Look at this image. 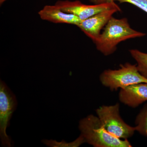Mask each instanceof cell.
Wrapping results in <instances>:
<instances>
[{"label": "cell", "mask_w": 147, "mask_h": 147, "mask_svg": "<svg viewBox=\"0 0 147 147\" xmlns=\"http://www.w3.org/2000/svg\"><path fill=\"white\" fill-rule=\"evenodd\" d=\"M41 142L47 146L50 147H78L86 143L84 137L81 134L74 141L71 142H67L64 140L59 142L53 139H43Z\"/></svg>", "instance_id": "obj_12"}, {"label": "cell", "mask_w": 147, "mask_h": 147, "mask_svg": "<svg viewBox=\"0 0 147 147\" xmlns=\"http://www.w3.org/2000/svg\"><path fill=\"white\" fill-rule=\"evenodd\" d=\"M79 128L86 143L93 147H132L127 139L123 140L109 133L97 116L90 115L80 120Z\"/></svg>", "instance_id": "obj_2"}, {"label": "cell", "mask_w": 147, "mask_h": 147, "mask_svg": "<svg viewBox=\"0 0 147 147\" xmlns=\"http://www.w3.org/2000/svg\"><path fill=\"white\" fill-rule=\"evenodd\" d=\"M42 20L55 24H66L77 26L82 21L77 16L64 12L59 6L45 5L38 12Z\"/></svg>", "instance_id": "obj_9"}, {"label": "cell", "mask_w": 147, "mask_h": 147, "mask_svg": "<svg viewBox=\"0 0 147 147\" xmlns=\"http://www.w3.org/2000/svg\"><path fill=\"white\" fill-rule=\"evenodd\" d=\"M117 69H106L100 76V81L111 91L117 90L139 83H147V79L139 72L137 64H121Z\"/></svg>", "instance_id": "obj_3"}, {"label": "cell", "mask_w": 147, "mask_h": 147, "mask_svg": "<svg viewBox=\"0 0 147 147\" xmlns=\"http://www.w3.org/2000/svg\"><path fill=\"white\" fill-rule=\"evenodd\" d=\"M120 3H127L137 7L147 13V0H113Z\"/></svg>", "instance_id": "obj_13"}, {"label": "cell", "mask_w": 147, "mask_h": 147, "mask_svg": "<svg viewBox=\"0 0 147 147\" xmlns=\"http://www.w3.org/2000/svg\"><path fill=\"white\" fill-rule=\"evenodd\" d=\"M16 96L3 81H0V138L3 147L11 146V140L6 133L9 121L17 107Z\"/></svg>", "instance_id": "obj_5"}, {"label": "cell", "mask_w": 147, "mask_h": 147, "mask_svg": "<svg viewBox=\"0 0 147 147\" xmlns=\"http://www.w3.org/2000/svg\"><path fill=\"white\" fill-rule=\"evenodd\" d=\"M132 57L137 62L138 70L140 73L147 79V53H143L137 49L129 50Z\"/></svg>", "instance_id": "obj_10"}, {"label": "cell", "mask_w": 147, "mask_h": 147, "mask_svg": "<svg viewBox=\"0 0 147 147\" xmlns=\"http://www.w3.org/2000/svg\"><path fill=\"white\" fill-rule=\"evenodd\" d=\"M121 102L132 108H136L147 101V83L133 84L121 89L119 94Z\"/></svg>", "instance_id": "obj_8"}, {"label": "cell", "mask_w": 147, "mask_h": 147, "mask_svg": "<svg viewBox=\"0 0 147 147\" xmlns=\"http://www.w3.org/2000/svg\"><path fill=\"white\" fill-rule=\"evenodd\" d=\"M7 0H0V4H1V5L3 4Z\"/></svg>", "instance_id": "obj_15"}, {"label": "cell", "mask_w": 147, "mask_h": 147, "mask_svg": "<svg viewBox=\"0 0 147 147\" xmlns=\"http://www.w3.org/2000/svg\"><path fill=\"white\" fill-rule=\"evenodd\" d=\"M55 5L63 11L71 13L82 20L91 17L101 11L119 7L115 2L92 5L84 4L79 1H58Z\"/></svg>", "instance_id": "obj_6"}, {"label": "cell", "mask_w": 147, "mask_h": 147, "mask_svg": "<svg viewBox=\"0 0 147 147\" xmlns=\"http://www.w3.org/2000/svg\"><path fill=\"white\" fill-rule=\"evenodd\" d=\"M119 103L100 106L96 110V115L105 129L110 134L121 139H127L134 135L135 127L127 124L120 115Z\"/></svg>", "instance_id": "obj_4"}, {"label": "cell", "mask_w": 147, "mask_h": 147, "mask_svg": "<svg viewBox=\"0 0 147 147\" xmlns=\"http://www.w3.org/2000/svg\"><path fill=\"white\" fill-rule=\"evenodd\" d=\"M121 11L119 7L103 11L82 20L76 26L94 43L100 36L101 30L108 24L113 14Z\"/></svg>", "instance_id": "obj_7"}, {"label": "cell", "mask_w": 147, "mask_h": 147, "mask_svg": "<svg viewBox=\"0 0 147 147\" xmlns=\"http://www.w3.org/2000/svg\"><path fill=\"white\" fill-rule=\"evenodd\" d=\"M135 125L136 131L147 137V104L144 105L136 117Z\"/></svg>", "instance_id": "obj_11"}, {"label": "cell", "mask_w": 147, "mask_h": 147, "mask_svg": "<svg viewBox=\"0 0 147 147\" xmlns=\"http://www.w3.org/2000/svg\"><path fill=\"white\" fill-rule=\"evenodd\" d=\"M105 27L94 42L97 50L105 56L115 53L120 42L146 35L145 33L132 29L126 18L117 19L113 16Z\"/></svg>", "instance_id": "obj_1"}, {"label": "cell", "mask_w": 147, "mask_h": 147, "mask_svg": "<svg viewBox=\"0 0 147 147\" xmlns=\"http://www.w3.org/2000/svg\"><path fill=\"white\" fill-rule=\"evenodd\" d=\"M90 2L94 4L104 3H112L114 1L113 0H89Z\"/></svg>", "instance_id": "obj_14"}]
</instances>
